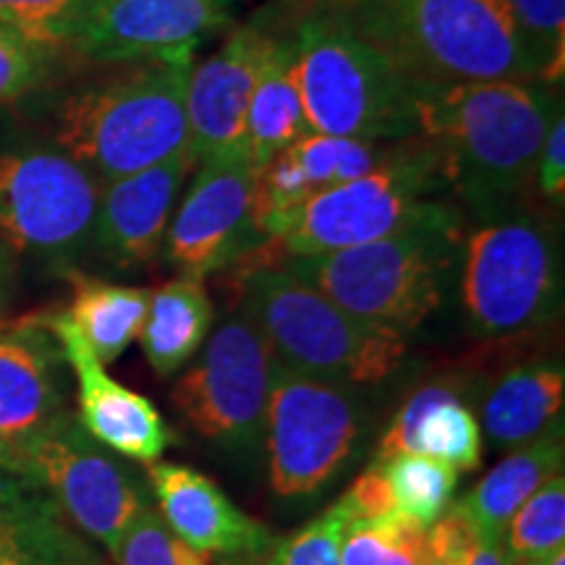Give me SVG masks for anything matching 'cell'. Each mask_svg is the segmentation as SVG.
Here are the masks:
<instances>
[{"label":"cell","instance_id":"cell-29","mask_svg":"<svg viewBox=\"0 0 565 565\" xmlns=\"http://www.w3.org/2000/svg\"><path fill=\"white\" fill-rule=\"evenodd\" d=\"M341 565H433L427 526L404 515L349 519L341 545Z\"/></svg>","mask_w":565,"mask_h":565},{"label":"cell","instance_id":"cell-35","mask_svg":"<svg viewBox=\"0 0 565 565\" xmlns=\"http://www.w3.org/2000/svg\"><path fill=\"white\" fill-rule=\"evenodd\" d=\"M42 76V53L0 24V103L17 100Z\"/></svg>","mask_w":565,"mask_h":565},{"label":"cell","instance_id":"cell-27","mask_svg":"<svg viewBox=\"0 0 565 565\" xmlns=\"http://www.w3.org/2000/svg\"><path fill=\"white\" fill-rule=\"evenodd\" d=\"M74 299L63 315L100 364L116 362L137 341L147 320L150 291L71 273Z\"/></svg>","mask_w":565,"mask_h":565},{"label":"cell","instance_id":"cell-38","mask_svg":"<svg viewBox=\"0 0 565 565\" xmlns=\"http://www.w3.org/2000/svg\"><path fill=\"white\" fill-rule=\"evenodd\" d=\"M0 469H6V471L17 469V450L6 443H0Z\"/></svg>","mask_w":565,"mask_h":565},{"label":"cell","instance_id":"cell-14","mask_svg":"<svg viewBox=\"0 0 565 565\" xmlns=\"http://www.w3.org/2000/svg\"><path fill=\"white\" fill-rule=\"evenodd\" d=\"M231 24V0H89L71 47L100 63H131L196 47Z\"/></svg>","mask_w":565,"mask_h":565},{"label":"cell","instance_id":"cell-31","mask_svg":"<svg viewBox=\"0 0 565 565\" xmlns=\"http://www.w3.org/2000/svg\"><path fill=\"white\" fill-rule=\"evenodd\" d=\"M508 9L536 84H561L565 74V0H508Z\"/></svg>","mask_w":565,"mask_h":565},{"label":"cell","instance_id":"cell-13","mask_svg":"<svg viewBox=\"0 0 565 565\" xmlns=\"http://www.w3.org/2000/svg\"><path fill=\"white\" fill-rule=\"evenodd\" d=\"M200 173L173 212L166 259L189 278H210L267 244L257 217L254 168L244 154L196 162Z\"/></svg>","mask_w":565,"mask_h":565},{"label":"cell","instance_id":"cell-9","mask_svg":"<svg viewBox=\"0 0 565 565\" xmlns=\"http://www.w3.org/2000/svg\"><path fill=\"white\" fill-rule=\"evenodd\" d=\"M17 475L40 484L63 515L110 555L150 505L129 466L116 461L68 412L17 448Z\"/></svg>","mask_w":565,"mask_h":565},{"label":"cell","instance_id":"cell-23","mask_svg":"<svg viewBox=\"0 0 565 565\" xmlns=\"http://www.w3.org/2000/svg\"><path fill=\"white\" fill-rule=\"evenodd\" d=\"M561 362H524L500 374L482 395V429L498 450H515L563 429Z\"/></svg>","mask_w":565,"mask_h":565},{"label":"cell","instance_id":"cell-21","mask_svg":"<svg viewBox=\"0 0 565 565\" xmlns=\"http://www.w3.org/2000/svg\"><path fill=\"white\" fill-rule=\"evenodd\" d=\"M461 395L463 377L458 374L416 387L380 440L377 461L416 454L454 466L456 471L477 469L482 461V429Z\"/></svg>","mask_w":565,"mask_h":565},{"label":"cell","instance_id":"cell-3","mask_svg":"<svg viewBox=\"0 0 565 565\" xmlns=\"http://www.w3.org/2000/svg\"><path fill=\"white\" fill-rule=\"evenodd\" d=\"M196 47L131 61L121 74L71 95L58 110L61 152L116 181L186 150V87Z\"/></svg>","mask_w":565,"mask_h":565},{"label":"cell","instance_id":"cell-22","mask_svg":"<svg viewBox=\"0 0 565 565\" xmlns=\"http://www.w3.org/2000/svg\"><path fill=\"white\" fill-rule=\"evenodd\" d=\"M0 565H100L55 500L17 471L0 469Z\"/></svg>","mask_w":565,"mask_h":565},{"label":"cell","instance_id":"cell-37","mask_svg":"<svg viewBox=\"0 0 565 565\" xmlns=\"http://www.w3.org/2000/svg\"><path fill=\"white\" fill-rule=\"evenodd\" d=\"M445 565H505V550L503 542L477 540L469 550L448 561Z\"/></svg>","mask_w":565,"mask_h":565},{"label":"cell","instance_id":"cell-39","mask_svg":"<svg viewBox=\"0 0 565 565\" xmlns=\"http://www.w3.org/2000/svg\"><path fill=\"white\" fill-rule=\"evenodd\" d=\"M540 565H565V547L555 550V553H550L547 557H542Z\"/></svg>","mask_w":565,"mask_h":565},{"label":"cell","instance_id":"cell-1","mask_svg":"<svg viewBox=\"0 0 565 565\" xmlns=\"http://www.w3.org/2000/svg\"><path fill=\"white\" fill-rule=\"evenodd\" d=\"M561 110L536 82H419L416 89V131L440 152L450 192L482 221L513 212Z\"/></svg>","mask_w":565,"mask_h":565},{"label":"cell","instance_id":"cell-4","mask_svg":"<svg viewBox=\"0 0 565 565\" xmlns=\"http://www.w3.org/2000/svg\"><path fill=\"white\" fill-rule=\"evenodd\" d=\"M445 186L443 160L433 141H395L391 154L372 171L267 221V244L249 265H278L393 236L450 210L435 200Z\"/></svg>","mask_w":565,"mask_h":565},{"label":"cell","instance_id":"cell-33","mask_svg":"<svg viewBox=\"0 0 565 565\" xmlns=\"http://www.w3.org/2000/svg\"><path fill=\"white\" fill-rule=\"evenodd\" d=\"M116 557L118 565H225L221 555L200 553L168 529L154 508H147L124 536Z\"/></svg>","mask_w":565,"mask_h":565},{"label":"cell","instance_id":"cell-10","mask_svg":"<svg viewBox=\"0 0 565 565\" xmlns=\"http://www.w3.org/2000/svg\"><path fill=\"white\" fill-rule=\"evenodd\" d=\"M273 364L263 330L238 307L204 341L200 362L181 374L173 406L204 440L252 454L265 440Z\"/></svg>","mask_w":565,"mask_h":565},{"label":"cell","instance_id":"cell-24","mask_svg":"<svg viewBox=\"0 0 565 565\" xmlns=\"http://www.w3.org/2000/svg\"><path fill=\"white\" fill-rule=\"evenodd\" d=\"M563 471V429H555L540 440L521 445L511 456L487 471V477L471 490L461 503L482 540L503 542L505 529L521 505Z\"/></svg>","mask_w":565,"mask_h":565},{"label":"cell","instance_id":"cell-16","mask_svg":"<svg viewBox=\"0 0 565 565\" xmlns=\"http://www.w3.org/2000/svg\"><path fill=\"white\" fill-rule=\"evenodd\" d=\"M63 356L79 383V424L97 443L129 461L152 463L173 443L171 429L145 395L116 383L66 315H47Z\"/></svg>","mask_w":565,"mask_h":565},{"label":"cell","instance_id":"cell-2","mask_svg":"<svg viewBox=\"0 0 565 565\" xmlns=\"http://www.w3.org/2000/svg\"><path fill=\"white\" fill-rule=\"evenodd\" d=\"M419 82H536L508 0H315Z\"/></svg>","mask_w":565,"mask_h":565},{"label":"cell","instance_id":"cell-30","mask_svg":"<svg viewBox=\"0 0 565 565\" xmlns=\"http://www.w3.org/2000/svg\"><path fill=\"white\" fill-rule=\"evenodd\" d=\"M565 547V479L550 477L524 505L515 511L505 529V557L515 561H542Z\"/></svg>","mask_w":565,"mask_h":565},{"label":"cell","instance_id":"cell-8","mask_svg":"<svg viewBox=\"0 0 565 565\" xmlns=\"http://www.w3.org/2000/svg\"><path fill=\"white\" fill-rule=\"evenodd\" d=\"M563 254L553 223L529 212L482 221L463 242L461 307L482 341L534 335L561 315Z\"/></svg>","mask_w":565,"mask_h":565},{"label":"cell","instance_id":"cell-32","mask_svg":"<svg viewBox=\"0 0 565 565\" xmlns=\"http://www.w3.org/2000/svg\"><path fill=\"white\" fill-rule=\"evenodd\" d=\"M89 0H0V24L38 53L71 47Z\"/></svg>","mask_w":565,"mask_h":565},{"label":"cell","instance_id":"cell-11","mask_svg":"<svg viewBox=\"0 0 565 565\" xmlns=\"http://www.w3.org/2000/svg\"><path fill=\"white\" fill-rule=\"evenodd\" d=\"M351 387L273 364L265 416L270 484L280 498H312L349 461L359 440Z\"/></svg>","mask_w":565,"mask_h":565},{"label":"cell","instance_id":"cell-12","mask_svg":"<svg viewBox=\"0 0 565 565\" xmlns=\"http://www.w3.org/2000/svg\"><path fill=\"white\" fill-rule=\"evenodd\" d=\"M100 186L66 152L0 154V242L13 252L74 257L92 238Z\"/></svg>","mask_w":565,"mask_h":565},{"label":"cell","instance_id":"cell-34","mask_svg":"<svg viewBox=\"0 0 565 565\" xmlns=\"http://www.w3.org/2000/svg\"><path fill=\"white\" fill-rule=\"evenodd\" d=\"M349 508L338 500L312 524L278 542L270 555V565H341V545L349 526Z\"/></svg>","mask_w":565,"mask_h":565},{"label":"cell","instance_id":"cell-7","mask_svg":"<svg viewBox=\"0 0 565 565\" xmlns=\"http://www.w3.org/2000/svg\"><path fill=\"white\" fill-rule=\"evenodd\" d=\"M456 246L458 215L450 207L377 242L278 265L356 320L406 335L440 307Z\"/></svg>","mask_w":565,"mask_h":565},{"label":"cell","instance_id":"cell-40","mask_svg":"<svg viewBox=\"0 0 565 565\" xmlns=\"http://www.w3.org/2000/svg\"><path fill=\"white\" fill-rule=\"evenodd\" d=\"M505 565H540V561H515V557H505Z\"/></svg>","mask_w":565,"mask_h":565},{"label":"cell","instance_id":"cell-25","mask_svg":"<svg viewBox=\"0 0 565 565\" xmlns=\"http://www.w3.org/2000/svg\"><path fill=\"white\" fill-rule=\"evenodd\" d=\"M215 307L204 280L179 275L150 291V307L139 341L160 377L179 372L207 341Z\"/></svg>","mask_w":565,"mask_h":565},{"label":"cell","instance_id":"cell-5","mask_svg":"<svg viewBox=\"0 0 565 565\" xmlns=\"http://www.w3.org/2000/svg\"><path fill=\"white\" fill-rule=\"evenodd\" d=\"M288 42L309 129L370 141L419 137V79L351 32L343 21L309 11Z\"/></svg>","mask_w":565,"mask_h":565},{"label":"cell","instance_id":"cell-17","mask_svg":"<svg viewBox=\"0 0 565 565\" xmlns=\"http://www.w3.org/2000/svg\"><path fill=\"white\" fill-rule=\"evenodd\" d=\"M194 166L192 152L183 150L158 166L105 183L89 238L95 249L118 267L154 259L166 242L183 181Z\"/></svg>","mask_w":565,"mask_h":565},{"label":"cell","instance_id":"cell-20","mask_svg":"<svg viewBox=\"0 0 565 565\" xmlns=\"http://www.w3.org/2000/svg\"><path fill=\"white\" fill-rule=\"evenodd\" d=\"M395 141H370L309 131L265 168L254 171L259 225L312 196L359 179L391 154ZM267 236V233H265Z\"/></svg>","mask_w":565,"mask_h":565},{"label":"cell","instance_id":"cell-19","mask_svg":"<svg viewBox=\"0 0 565 565\" xmlns=\"http://www.w3.org/2000/svg\"><path fill=\"white\" fill-rule=\"evenodd\" d=\"M147 482L158 500L160 519L186 545L210 555H263L273 536L263 524L231 503L221 487L192 466L152 461Z\"/></svg>","mask_w":565,"mask_h":565},{"label":"cell","instance_id":"cell-28","mask_svg":"<svg viewBox=\"0 0 565 565\" xmlns=\"http://www.w3.org/2000/svg\"><path fill=\"white\" fill-rule=\"evenodd\" d=\"M374 463L380 466L395 513L414 524L429 526L454 500L458 484L454 466L416 454H398Z\"/></svg>","mask_w":565,"mask_h":565},{"label":"cell","instance_id":"cell-26","mask_svg":"<svg viewBox=\"0 0 565 565\" xmlns=\"http://www.w3.org/2000/svg\"><path fill=\"white\" fill-rule=\"evenodd\" d=\"M299 87L294 79L291 42L273 40L257 82H254L249 110H246V160L254 171L265 168L275 154L309 134Z\"/></svg>","mask_w":565,"mask_h":565},{"label":"cell","instance_id":"cell-6","mask_svg":"<svg viewBox=\"0 0 565 565\" xmlns=\"http://www.w3.org/2000/svg\"><path fill=\"white\" fill-rule=\"evenodd\" d=\"M242 307L275 362L338 385H377L406 356V335L362 322L282 265H246Z\"/></svg>","mask_w":565,"mask_h":565},{"label":"cell","instance_id":"cell-36","mask_svg":"<svg viewBox=\"0 0 565 565\" xmlns=\"http://www.w3.org/2000/svg\"><path fill=\"white\" fill-rule=\"evenodd\" d=\"M534 181L540 194L561 207L565 200V118L563 110L550 121L545 139H542L540 158H536Z\"/></svg>","mask_w":565,"mask_h":565},{"label":"cell","instance_id":"cell-15","mask_svg":"<svg viewBox=\"0 0 565 565\" xmlns=\"http://www.w3.org/2000/svg\"><path fill=\"white\" fill-rule=\"evenodd\" d=\"M273 34L259 24L236 26L221 47L192 68L186 87V150L192 158L244 154L246 110Z\"/></svg>","mask_w":565,"mask_h":565},{"label":"cell","instance_id":"cell-18","mask_svg":"<svg viewBox=\"0 0 565 565\" xmlns=\"http://www.w3.org/2000/svg\"><path fill=\"white\" fill-rule=\"evenodd\" d=\"M63 362L66 356L47 315L0 320V443L17 450L66 414Z\"/></svg>","mask_w":565,"mask_h":565}]
</instances>
